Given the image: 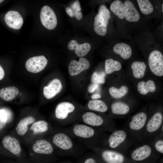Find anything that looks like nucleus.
Returning <instances> with one entry per match:
<instances>
[{"label": "nucleus", "mask_w": 163, "mask_h": 163, "mask_svg": "<svg viewBox=\"0 0 163 163\" xmlns=\"http://www.w3.org/2000/svg\"><path fill=\"white\" fill-rule=\"evenodd\" d=\"M105 74L104 72H95L92 75L91 80L93 83L103 84L105 82Z\"/></svg>", "instance_id": "nucleus-35"}, {"label": "nucleus", "mask_w": 163, "mask_h": 163, "mask_svg": "<svg viewBox=\"0 0 163 163\" xmlns=\"http://www.w3.org/2000/svg\"><path fill=\"white\" fill-rule=\"evenodd\" d=\"M87 106L90 110L97 112H104L108 109V107L105 102L100 100H91L88 102Z\"/></svg>", "instance_id": "nucleus-26"}, {"label": "nucleus", "mask_w": 163, "mask_h": 163, "mask_svg": "<svg viewBox=\"0 0 163 163\" xmlns=\"http://www.w3.org/2000/svg\"><path fill=\"white\" fill-rule=\"evenodd\" d=\"M113 50L115 53L119 55L124 59L130 58L132 54L131 47L128 44L123 43L116 44L113 47Z\"/></svg>", "instance_id": "nucleus-16"}, {"label": "nucleus", "mask_w": 163, "mask_h": 163, "mask_svg": "<svg viewBox=\"0 0 163 163\" xmlns=\"http://www.w3.org/2000/svg\"><path fill=\"white\" fill-rule=\"evenodd\" d=\"M141 12L144 14L147 15L151 13L153 11V6L148 0H137Z\"/></svg>", "instance_id": "nucleus-33"}, {"label": "nucleus", "mask_w": 163, "mask_h": 163, "mask_svg": "<svg viewBox=\"0 0 163 163\" xmlns=\"http://www.w3.org/2000/svg\"><path fill=\"white\" fill-rule=\"evenodd\" d=\"M4 20L8 27L15 29H20L23 24L21 16L18 12L14 11L8 12L5 16Z\"/></svg>", "instance_id": "nucleus-8"}, {"label": "nucleus", "mask_w": 163, "mask_h": 163, "mask_svg": "<svg viewBox=\"0 0 163 163\" xmlns=\"http://www.w3.org/2000/svg\"><path fill=\"white\" fill-rule=\"evenodd\" d=\"M137 88L139 92L143 95H146L149 92H154L156 89L155 82L152 80H149L146 82L144 81L139 82L137 84Z\"/></svg>", "instance_id": "nucleus-23"}, {"label": "nucleus", "mask_w": 163, "mask_h": 163, "mask_svg": "<svg viewBox=\"0 0 163 163\" xmlns=\"http://www.w3.org/2000/svg\"><path fill=\"white\" fill-rule=\"evenodd\" d=\"M35 120V118L32 116H28L21 119L16 127L18 134L21 136L25 135L28 130L27 125L33 123Z\"/></svg>", "instance_id": "nucleus-25"}, {"label": "nucleus", "mask_w": 163, "mask_h": 163, "mask_svg": "<svg viewBox=\"0 0 163 163\" xmlns=\"http://www.w3.org/2000/svg\"><path fill=\"white\" fill-rule=\"evenodd\" d=\"M4 147L14 155H17L21 152L20 144L17 139L10 136H5L2 140Z\"/></svg>", "instance_id": "nucleus-14"}, {"label": "nucleus", "mask_w": 163, "mask_h": 163, "mask_svg": "<svg viewBox=\"0 0 163 163\" xmlns=\"http://www.w3.org/2000/svg\"><path fill=\"white\" fill-rule=\"evenodd\" d=\"M62 89L60 81L55 78L51 81L48 85L44 87L43 94L47 99H50L60 92Z\"/></svg>", "instance_id": "nucleus-9"}, {"label": "nucleus", "mask_w": 163, "mask_h": 163, "mask_svg": "<svg viewBox=\"0 0 163 163\" xmlns=\"http://www.w3.org/2000/svg\"><path fill=\"white\" fill-rule=\"evenodd\" d=\"M112 113L117 115H125L130 110V108L126 103L117 101L112 103L111 106Z\"/></svg>", "instance_id": "nucleus-27"}, {"label": "nucleus", "mask_w": 163, "mask_h": 163, "mask_svg": "<svg viewBox=\"0 0 163 163\" xmlns=\"http://www.w3.org/2000/svg\"><path fill=\"white\" fill-rule=\"evenodd\" d=\"M110 8L111 11L120 19L124 18V3L119 0L113 2L110 4Z\"/></svg>", "instance_id": "nucleus-28"}, {"label": "nucleus", "mask_w": 163, "mask_h": 163, "mask_svg": "<svg viewBox=\"0 0 163 163\" xmlns=\"http://www.w3.org/2000/svg\"><path fill=\"white\" fill-rule=\"evenodd\" d=\"M75 110V107L72 104L68 102H62L56 106L55 116L57 119L62 121L63 125H67L68 119L70 114L73 113Z\"/></svg>", "instance_id": "nucleus-5"}, {"label": "nucleus", "mask_w": 163, "mask_h": 163, "mask_svg": "<svg viewBox=\"0 0 163 163\" xmlns=\"http://www.w3.org/2000/svg\"><path fill=\"white\" fill-rule=\"evenodd\" d=\"M149 68L153 74L158 76L163 75V56L157 50L152 51L148 58Z\"/></svg>", "instance_id": "nucleus-3"}, {"label": "nucleus", "mask_w": 163, "mask_h": 163, "mask_svg": "<svg viewBox=\"0 0 163 163\" xmlns=\"http://www.w3.org/2000/svg\"><path fill=\"white\" fill-rule=\"evenodd\" d=\"M33 149L36 153L45 155L52 154L54 150L51 143L44 139L37 141L33 145Z\"/></svg>", "instance_id": "nucleus-15"}, {"label": "nucleus", "mask_w": 163, "mask_h": 163, "mask_svg": "<svg viewBox=\"0 0 163 163\" xmlns=\"http://www.w3.org/2000/svg\"><path fill=\"white\" fill-rule=\"evenodd\" d=\"M134 77L137 79L142 78L144 76L146 70L145 63L141 61H134L131 65Z\"/></svg>", "instance_id": "nucleus-24"}, {"label": "nucleus", "mask_w": 163, "mask_h": 163, "mask_svg": "<svg viewBox=\"0 0 163 163\" xmlns=\"http://www.w3.org/2000/svg\"><path fill=\"white\" fill-rule=\"evenodd\" d=\"M90 66L89 61L86 58L81 57L78 61L73 60L70 62L68 66L69 72L71 76H75L87 69Z\"/></svg>", "instance_id": "nucleus-7"}, {"label": "nucleus", "mask_w": 163, "mask_h": 163, "mask_svg": "<svg viewBox=\"0 0 163 163\" xmlns=\"http://www.w3.org/2000/svg\"><path fill=\"white\" fill-rule=\"evenodd\" d=\"M122 67L121 63L112 59H106L105 63V70L106 74H110L120 70Z\"/></svg>", "instance_id": "nucleus-29"}, {"label": "nucleus", "mask_w": 163, "mask_h": 163, "mask_svg": "<svg viewBox=\"0 0 163 163\" xmlns=\"http://www.w3.org/2000/svg\"><path fill=\"white\" fill-rule=\"evenodd\" d=\"M68 49L70 50H75V54L78 56L82 57L86 56L91 49L90 44L87 43L79 44L76 40H71L67 44Z\"/></svg>", "instance_id": "nucleus-12"}, {"label": "nucleus", "mask_w": 163, "mask_h": 163, "mask_svg": "<svg viewBox=\"0 0 163 163\" xmlns=\"http://www.w3.org/2000/svg\"><path fill=\"white\" fill-rule=\"evenodd\" d=\"M162 12H163V4H162Z\"/></svg>", "instance_id": "nucleus-43"}, {"label": "nucleus", "mask_w": 163, "mask_h": 163, "mask_svg": "<svg viewBox=\"0 0 163 163\" xmlns=\"http://www.w3.org/2000/svg\"><path fill=\"white\" fill-rule=\"evenodd\" d=\"M40 19L43 26L49 30L54 29L57 24L56 14L49 6L45 5L41 8L40 12Z\"/></svg>", "instance_id": "nucleus-4"}, {"label": "nucleus", "mask_w": 163, "mask_h": 163, "mask_svg": "<svg viewBox=\"0 0 163 163\" xmlns=\"http://www.w3.org/2000/svg\"><path fill=\"white\" fill-rule=\"evenodd\" d=\"M66 11L69 15L71 17H73L74 15L72 9L71 8L68 7L66 9Z\"/></svg>", "instance_id": "nucleus-41"}, {"label": "nucleus", "mask_w": 163, "mask_h": 163, "mask_svg": "<svg viewBox=\"0 0 163 163\" xmlns=\"http://www.w3.org/2000/svg\"><path fill=\"white\" fill-rule=\"evenodd\" d=\"M5 72L3 69L0 65V80H2L4 77Z\"/></svg>", "instance_id": "nucleus-40"}, {"label": "nucleus", "mask_w": 163, "mask_h": 163, "mask_svg": "<svg viewBox=\"0 0 163 163\" xmlns=\"http://www.w3.org/2000/svg\"><path fill=\"white\" fill-rule=\"evenodd\" d=\"M101 156L106 163H123L124 160V157L122 154L108 149L102 151Z\"/></svg>", "instance_id": "nucleus-13"}, {"label": "nucleus", "mask_w": 163, "mask_h": 163, "mask_svg": "<svg viewBox=\"0 0 163 163\" xmlns=\"http://www.w3.org/2000/svg\"><path fill=\"white\" fill-rule=\"evenodd\" d=\"M98 85L93 83L89 87L88 90L90 93L94 92L98 88Z\"/></svg>", "instance_id": "nucleus-38"}, {"label": "nucleus", "mask_w": 163, "mask_h": 163, "mask_svg": "<svg viewBox=\"0 0 163 163\" xmlns=\"http://www.w3.org/2000/svg\"><path fill=\"white\" fill-rule=\"evenodd\" d=\"M18 89L13 86H10L0 90V97L6 101H9L14 99L18 94Z\"/></svg>", "instance_id": "nucleus-22"}, {"label": "nucleus", "mask_w": 163, "mask_h": 163, "mask_svg": "<svg viewBox=\"0 0 163 163\" xmlns=\"http://www.w3.org/2000/svg\"><path fill=\"white\" fill-rule=\"evenodd\" d=\"M82 123L94 127L102 125L104 120L101 116L90 111L84 113L82 116Z\"/></svg>", "instance_id": "nucleus-11"}, {"label": "nucleus", "mask_w": 163, "mask_h": 163, "mask_svg": "<svg viewBox=\"0 0 163 163\" xmlns=\"http://www.w3.org/2000/svg\"><path fill=\"white\" fill-rule=\"evenodd\" d=\"M101 97V95L98 94H94L91 96V98L93 99H97L100 98Z\"/></svg>", "instance_id": "nucleus-42"}, {"label": "nucleus", "mask_w": 163, "mask_h": 163, "mask_svg": "<svg viewBox=\"0 0 163 163\" xmlns=\"http://www.w3.org/2000/svg\"><path fill=\"white\" fill-rule=\"evenodd\" d=\"M74 16L78 20H81L82 18V14L81 12V8L78 1H76L73 3L71 6Z\"/></svg>", "instance_id": "nucleus-34"}, {"label": "nucleus", "mask_w": 163, "mask_h": 163, "mask_svg": "<svg viewBox=\"0 0 163 163\" xmlns=\"http://www.w3.org/2000/svg\"><path fill=\"white\" fill-rule=\"evenodd\" d=\"M48 63L46 58L41 55L30 58L26 61L25 66L27 71L33 73H37L46 66Z\"/></svg>", "instance_id": "nucleus-6"}, {"label": "nucleus", "mask_w": 163, "mask_h": 163, "mask_svg": "<svg viewBox=\"0 0 163 163\" xmlns=\"http://www.w3.org/2000/svg\"><path fill=\"white\" fill-rule=\"evenodd\" d=\"M84 163H97V162L93 158L89 157L85 160Z\"/></svg>", "instance_id": "nucleus-39"}, {"label": "nucleus", "mask_w": 163, "mask_h": 163, "mask_svg": "<svg viewBox=\"0 0 163 163\" xmlns=\"http://www.w3.org/2000/svg\"><path fill=\"white\" fill-rule=\"evenodd\" d=\"M73 138L66 130L64 129V132H59L54 135L52 142L59 150L64 152L81 150Z\"/></svg>", "instance_id": "nucleus-2"}, {"label": "nucleus", "mask_w": 163, "mask_h": 163, "mask_svg": "<svg viewBox=\"0 0 163 163\" xmlns=\"http://www.w3.org/2000/svg\"><path fill=\"white\" fill-rule=\"evenodd\" d=\"M3 1V0H0V3Z\"/></svg>", "instance_id": "nucleus-44"}, {"label": "nucleus", "mask_w": 163, "mask_h": 163, "mask_svg": "<svg viewBox=\"0 0 163 163\" xmlns=\"http://www.w3.org/2000/svg\"><path fill=\"white\" fill-rule=\"evenodd\" d=\"M98 14L102 17L107 25L110 16V11L108 8L104 5H101L99 8Z\"/></svg>", "instance_id": "nucleus-36"}, {"label": "nucleus", "mask_w": 163, "mask_h": 163, "mask_svg": "<svg viewBox=\"0 0 163 163\" xmlns=\"http://www.w3.org/2000/svg\"><path fill=\"white\" fill-rule=\"evenodd\" d=\"M147 119V114L144 112H140L134 115L129 124L131 129L137 130L144 126Z\"/></svg>", "instance_id": "nucleus-17"}, {"label": "nucleus", "mask_w": 163, "mask_h": 163, "mask_svg": "<svg viewBox=\"0 0 163 163\" xmlns=\"http://www.w3.org/2000/svg\"><path fill=\"white\" fill-rule=\"evenodd\" d=\"M126 137V134L123 130H119L113 132L108 138L109 146L112 148L117 147L124 141Z\"/></svg>", "instance_id": "nucleus-20"}, {"label": "nucleus", "mask_w": 163, "mask_h": 163, "mask_svg": "<svg viewBox=\"0 0 163 163\" xmlns=\"http://www.w3.org/2000/svg\"><path fill=\"white\" fill-rule=\"evenodd\" d=\"M162 130L163 131V126H162Z\"/></svg>", "instance_id": "nucleus-45"}, {"label": "nucleus", "mask_w": 163, "mask_h": 163, "mask_svg": "<svg viewBox=\"0 0 163 163\" xmlns=\"http://www.w3.org/2000/svg\"><path fill=\"white\" fill-rule=\"evenodd\" d=\"M12 114L9 109L4 108L0 109V129L3 128L7 123L11 121Z\"/></svg>", "instance_id": "nucleus-30"}, {"label": "nucleus", "mask_w": 163, "mask_h": 163, "mask_svg": "<svg viewBox=\"0 0 163 163\" xmlns=\"http://www.w3.org/2000/svg\"><path fill=\"white\" fill-rule=\"evenodd\" d=\"M151 152V148L145 145L135 149L132 154L131 157L133 160L141 161L148 158Z\"/></svg>", "instance_id": "nucleus-18"}, {"label": "nucleus", "mask_w": 163, "mask_h": 163, "mask_svg": "<svg viewBox=\"0 0 163 163\" xmlns=\"http://www.w3.org/2000/svg\"><path fill=\"white\" fill-rule=\"evenodd\" d=\"M155 147L157 151L162 154L163 153V140H158L155 143Z\"/></svg>", "instance_id": "nucleus-37"}, {"label": "nucleus", "mask_w": 163, "mask_h": 163, "mask_svg": "<svg viewBox=\"0 0 163 163\" xmlns=\"http://www.w3.org/2000/svg\"><path fill=\"white\" fill-rule=\"evenodd\" d=\"M30 129L35 134L45 133L49 129L48 123L45 120H39L33 124Z\"/></svg>", "instance_id": "nucleus-32"}, {"label": "nucleus", "mask_w": 163, "mask_h": 163, "mask_svg": "<svg viewBox=\"0 0 163 163\" xmlns=\"http://www.w3.org/2000/svg\"><path fill=\"white\" fill-rule=\"evenodd\" d=\"M128 88L125 85H123L119 88L112 86L109 90L110 94L113 97L118 99L122 97L128 93Z\"/></svg>", "instance_id": "nucleus-31"}, {"label": "nucleus", "mask_w": 163, "mask_h": 163, "mask_svg": "<svg viewBox=\"0 0 163 163\" xmlns=\"http://www.w3.org/2000/svg\"><path fill=\"white\" fill-rule=\"evenodd\" d=\"M123 3L124 18L130 22L138 21L140 19V14L133 3L130 1L127 0Z\"/></svg>", "instance_id": "nucleus-10"}, {"label": "nucleus", "mask_w": 163, "mask_h": 163, "mask_svg": "<svg viewBox=\"0 0 163 163\" xmlns=\"http://www.w3.org/2000/svg\"><path fill=\"white\" fill-rule=\"evenodd\" d=\"M107 25L102 17L99 14L95 17L94 29L95 32L100 36L105 35L107 31Z\"/></svg>", "instance_id": "nucleus-21"}, {"label": "nucleus", "mask_w": 163, "mask_h": 163, "mask_svg": "<svg viewBox=\"0 0 163 163\" xmlns=\"http://www.w3.org/2000/svg\"><path fill=\"white\" fill-rule=\"evenodd\" d=\"M163 120V116L160 112L155 113L147 123L146 125L147 131L150 133L157 131L161 126Z\"/></svg>", "instance_id": "nucleus-19"}, {"label": "nucleus", "mask_w": 163, "mask_h": 163, "mask_svg": "<svg viewBox=\"0 0 163 163\" xmlns=\"http://www.w3.org/2000/svg\"><path fill=\"white\" fill-rule=\"evenodd\" d=\"M94 128L82 123H77L66 130L72 138L78 139L86 145H91L95 133Z\"/></svg>", "instance_id": "nucleus-1"}]
</instances>
